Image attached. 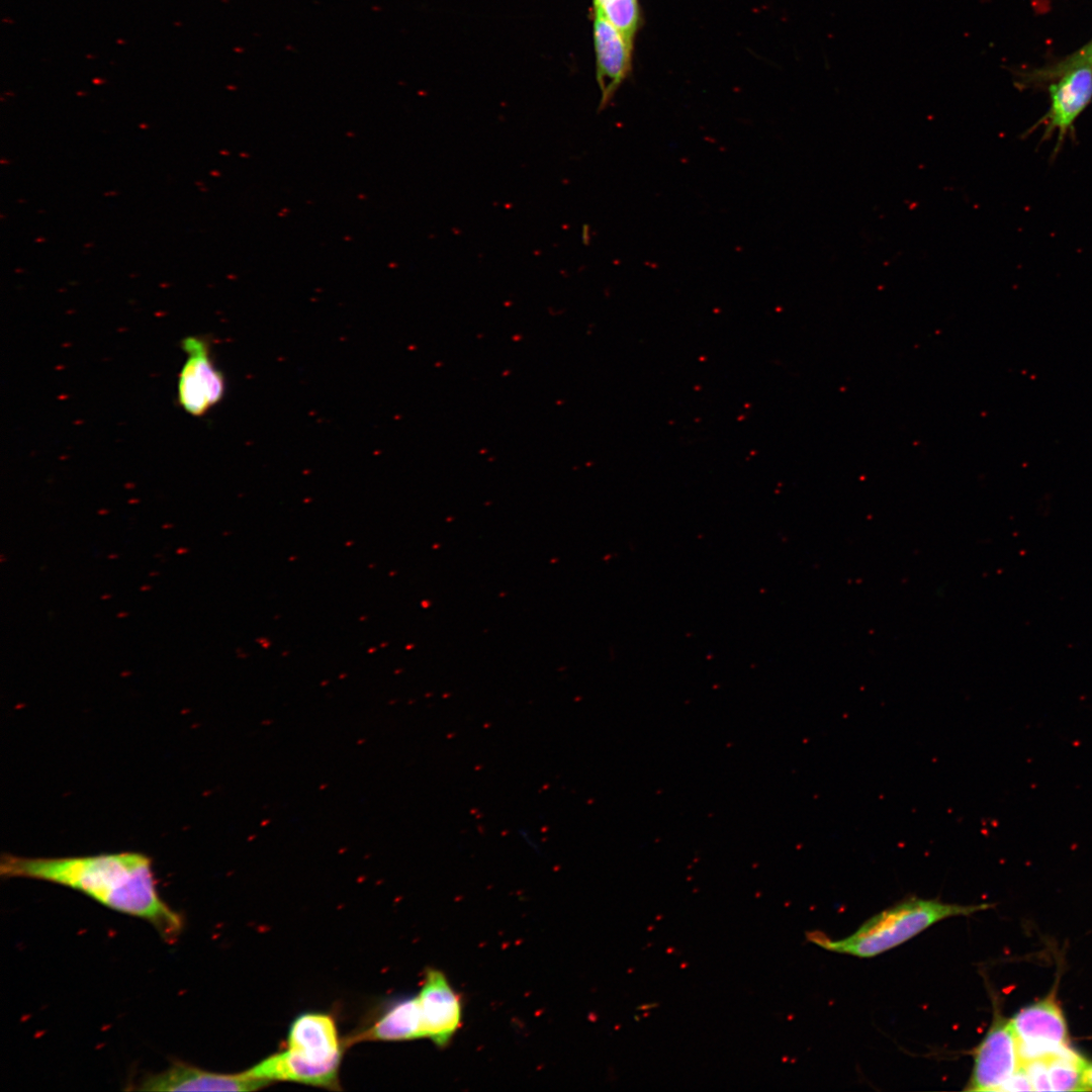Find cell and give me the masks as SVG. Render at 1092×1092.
Wrapping results in <instances>:
<instances>
[{"instance_id": "6da1fadb", "label": "cell", "mask_w": 1092, "mask_h": 1092, "mask_svg": "<svg viewBox=\"0 0 1092 1092\" xmlns=\"http://www.w3.org/2000/svg\"><path fill=\"white\" fill-rule=\"evenodd\" d=\"M3 878H24L79 891L105 907L149 922L167 942H175L183 919L158 893L150 856L136 851L63 857L3 854Z\"/></svg>"}, {"instance_id": "7a4b0ae2", "label": "cell", "mask_w": 1092, "mask_h": 1092, "mask_svg": "<svg viewBox=\"0 0 1092 1092\" xmlns=\"http://www.w3.org/2000/svg\"><path fill=\"white\" fill-rule=\"evenodd\" d=\"M985 908L910 898L872 916L846 937L831 939L820 931H809L806 937L828 951L867 959L899 946L941 920L969 916Z\"/></svg>"}, {"instance_id": "3957f363", "label": "cell", "mask_w": 1092, "mask_h": 1092, "mask_svg": "<svg viewBox=\"0 0 1092 1092\" xmlns=\"http://www.w3.org/2000/svg\"><path fill=\"white\" fill-rule=\"evenodd\" d=\"M1050 96L1049 110L1026 134L1043 127L1041 141L1057 133L1053 155L1062 149L1067 138H1075V122L1092 101V67H1079L1059 76L1046 84Z\"/></svg>"}, {"instance_id": "277c9868", "label": "cell", "mask_w": 1092, "mask_h": 1092, "mask_svg": "<svg viewBox=\"0 0 1092 1092\" xmlns=\"http://www.w3.org/2000/svg\"><path fill=\"white\" fill-rule=\"evenodd\" d=\"M1021 1064L1011 1021L997 1015L974 1051L973 1070L965 1090L1000 1091Z\"/></svg>"}, {"instance_id": "5b68a950", "label": "cell", "mask_w": 1092, "mask_h": 1092, "mask_svg": "<svg viewBox=\"0 0 1092 1092\" xmlns=\"http://www.w3.org/2000/svg\"><path fill=\"white\" fill-rule=\"evenodd\" d=\"M182 348L188 357L179 374L178 400L186 413L202 416L223 397L224 376L214 366L205 340L187 337Z\"/></svg>"}, {"instance_id": "8992f818", "label": "cell", "mask_w": 1092, "mask_h": 1092, "mask_svg": "<svg viewBox=\"0 0 1092 1092\" xmlns=\"http://www.w3.org/2000/svg\"><path fill=\"white\" fill-rule=\"evenodd\" d=\"M1010 1021L1021 1063L1046 1058L1069 1045L1067 1022L1053 997L1024 1007Z\"/></svg>"}, {"instance_id": "52a82bcc", "label": "cell", "mask_w": 1092, "mask_h": 1092, "mask_svg": "<svg viewBox=\"0 0 1092 1092\" xmlns=\"http://www.w3.org/2000/svg\"><path fill=\"white\" fill-rule=\"evenodd\" d=\"M425 1037L445 1048L461 1026L462 1001L446 975L429 968L418 994Z\"/></svg>"}, {"instance_id": "ba28073f", "label": "cell", "mask_w": 1092, "mask_h": 1092, "mask_svg": "<svg viewBox=\"0 0 1092 1092\" xmlns=\"http://www.w3.org/2000/svg\"><path fill=\"white\" fill-rule=\"evenodd\" d=\"M596 76L601 91L600 110L613 99L632 71L633 43L601 13L593 11Z\"/></svg>"}, {"instance_id": "9c48e42d", "label": "cell", "mask_w": 1092, "mask_h": 1092, "mask_svg": "<svg viewBox=\"0 0 1092 1092\" xmlns=\"http://www.w3.org/2000/svg\"><path fill=\"white\" fill-rule=\"evenodd\" d=\"M270 1081L239 1074H221L201 1070L182 1062H174L165 1071L145 1077L140 1091H255Z\"/></svg>"}, {"instance_id": "30bf717a", "label": "cell", "mask_w": 1092, "mask_h": 1092, "mask_svg": "<svg viewBox=\"0 0 1092 1092\" xmlns=\"http://www.w3.org/2000/svg\"><path fill=\"white\" fill-rule=\"evenodd\" d=\"M287 1049L313 1063H341L342 1043L333 1017L326 1013L306 1012L290 1025Z\"/></svg>"}, {"instance_id": "8fae6325", "label": "cell", "mask_w": 1092, "mask_h": 1092, "mask_svg": "<svg viewBox=\"0 0 1092 1092\" xmlns=\"http://www.w3.org/2000/svg\"><path fill=\"white\" fill-rule=\"evenodd\" d=\"M340 1064L313 1063L287 1049L269 1056L246 1072L252 1077L270 1082L292 1081L339 1089Z\"/></svg>"}, {"instance_id": "7c38bea8", "label": "cell", "mask_w": 1092, "mask_h": 1092, "mask_svg": "<svg viewBox=\"0 0 1092 1092\" xmlns=\"http://www.w3.org/2000/svg\"><path fill=\"white\" fill-rule=\"evenodd\" d=\"M425 1037L418 995L397 999L386 1006L365 1029L350 1036L344 1045L367 1040H410Z\"/></svg>"}, {"instance_id": "4fadbf2b", "label": "cell", "mask_w": 1092, "mask_h": 1092, "mask_svg": "<svg viewBox=\"0 0 1092 1092\" xmlns=\"http://www.w3.org/2000/svg\"><path fill=\"white\" fill-rule=\"evenodd\" d=\"M1053 1091H1086L1085 1075L1089 1065L1069 1045L1044 1058Z\"/></svg>"}, {"instance_id": "5bb4252c", "label": "cell", "mask_w": 1092, "mask_h": 1092, "mask_svg": "<svg viewBox=\"0 0 1092 1092\" xmlns=\"http://www.w3.org/2000/svg\"><path fill=\"white\" fill-rule=\"evenodd\" d=\"M1092 67V38L1070 55L1018 74L1021 88H1041L1062 74L1079 67Z\"/></svg>"}, {"instance_id": "9a60e30c", "label": "cell", "mask_w": 1092, "mask_h": 1092, "mask_svg": "<svg viewBox=\"0 0 1092 1092\" xmlns=\"http://www.w3.org/2000/svg\"><path fill=\"white\" fill-rule=\"evenodd\" d=\"M593 11L601 13L634 43L641 24L638 0H593Z\"/></svg>"}, {"instance_id": "2e32d148", "label": "cell", "mask_w": 1092, "mask_h": 1092, "mask_svg": "<svg viewBox=\"0 0 1092 1092\" xmlns=\"http://www.w3.org/2000/svg\"><path fill=\"white\" fill-rule=\"evenodd\" d=\"M1022 1065L1030 1080L1033 1091L1052 1090L1044 1058L1031 1060L1022 1063Z\"/></svg>"}, {"instance_id": "e0dca14e", "label": "cell", "mask_w": 1092, "mask_h": 1092, "mask_svg": "<svg viewBox=\"0 0 1092 1092\" xmlns=\"http://www.w3.org/2000/svg\"><path fill=\"white\" fill-rule=\"evenodd\" d=\"M1000 1091H1033L1030 1080L1021 1064L1020 1068L1005 1082Z\"/></svg>"}, {"instance_id": "ac0fdd59", "label": "cell", "mask_w": 1092, "mask_h": 1092, "mask_svg": "<svg viewBox=\"0 0 1092 1092\" xmlns=\"http://www.w3.org/2000/svg\"><path fill=\"white\" fill-rule=\"evenodd\" d=\"M1086 1091L1092 1090V1064H1089L1085 1075Z\"/></svg>"}, {"instance_id": "d6986e66", "label": "cell", "mask_w": 1092, "mask_h": 1092, "mask_svg": "<svg viewBox=\"0 0 1092 1092\" xmlns=\"http://www.w3.org/2000/svg\"><path fill=\"white\" fill-rule=\"evenodd\" d=\"M655 1006H656V1004H645L643 1006H639V1009L640 1010H643V1009H646V1008L650 1009V1008L655 1007Z\"/></svg>"}]
</instances>
